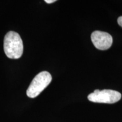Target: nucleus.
I'll return each instance as SVG.
<instances>
[{
    "mask_svg": "<svg viewBox=\"0 0 122 122\" xmlns=\"http://www.w3.org/2000/svg\"><path fill=\"white\" fill-rule=\"evenodd\" d=\"M56 0H45V2L47 4H51V3L56 2Z\"/></svg>",
    "mask_w": 122,
    "mask_h": 122,
    "instance_id": "423d86ee",
    "label": "nucleus"
},
{
    "mask_svg": "<svg viewBox=\"0 0 122 122\" xmlns=\"http://www.w3.org/2000/svg\"><path fill=\"white\" fill-rule=\"evenodd\" d=\"M121 97V94L118 91L111 89H104L102 91L96 89L93 93L88 95V99L93 102L111 104L118 102Z\"/></svg>",
    "mask_w": 122,
    "mask_h": 122,
    "instance_id": "7ed1b4c3",
    "label": "nucleus"
},
{
    "mask_svg": "<svg viewBox=\"0 0 122 122\" xmlns=\"http://www.w3.org/2000/svg\"><path fill=\"white\" fill-rule=\"evenodd\" d=\"M51 75L47 71H42L37 74L27 90V95L30 98H35L37 97L51 81Z\"/></svg>",
    "mask_w": 122,
    "mask_h": 122,
    "instance_id": "f03ea898",
    "label": "nucleus"
},
{
    "mask_svg": "<svg viewBox=\"0 0 122 122\" xmlns=\"http://www.w3.org/2000/svg\"><path fill=\"white\" fill-rule=\"evenodd\" d=\"M91 40L94 46L101 50L108 49L112 44V36L109 33L100 30H96L92 33Z\"/></svg>",
    "mask_w": 122,
    "mask_h": 122,
    "instance_id": "20e7f679",
    "label": "nucleus"
},
{
    "mask_svg": "<svg viewBox=\"0 0 122 122\" xmlns=\"http://www.w3.org/2000/svg\"><path fill=\"white\" fill-rule=\"evenodd\" d=\"M4 49L6 55L9 58H20L23 53V44L20 35L15 32H9L4 38Z\"/></svg>",
    "mask_w": 122,
    "mask_h": 122,
    "instance_id": "f257e3e1",
    "label": "nucleus"
},
{
    "mask_svg": "<svg viewBox=\"0 0 122 122\" xmlns=\"http://www.w3.org/2000/svg\"><path fill=\"white\" fill-rule=\"evenodd\" d=\"M118 23L120 27H122V16L119 17V18L118 19Z\"/></svg>",
    "mask_w": 122,
    "mask_h": 122,
    "instance_id": "39448f33",
    "label": "nucleus"
}]
</instances>
